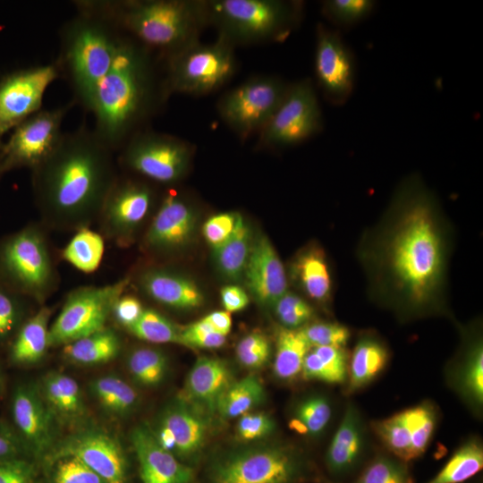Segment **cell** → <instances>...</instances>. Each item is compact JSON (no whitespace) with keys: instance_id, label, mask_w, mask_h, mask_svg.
I'll return each instance as SVG.
<instances>
[{"instance_id":"obj_47","label":"cell","mask_w":483,"mask_h":483,"mask_svg":"<svg viewBox=\"0 0 483 483\" xmlns=\"http://www.w3.org/2000/svg\"><path fill=\"white\" fill-rule=\"evenodd\" d=\"M273 308L282 326L291 329L303 327L314 315L313 308L304 299L289 291Z\"/></svg>"},{"instance_id":"obj_32","label":"cell","mask_w":483,"mask_h":483,"mask_svg":"<svg viewBox=\"0 0 483 483\" xmlns=\"http://www.w3.org/2000/svg\"><path fill=\"white\" fill-rule=\"evenodd\" d=\"M254 235L251 227L239 213L231 236L212 250L215 265L226 280L237 282L243 278Z\"/></svg>"},{"instance_id":"obj_39","label":"cell","mask_w":483,"mask_h":483,"mask_svg":"<svg viewBox=\"0 0 483 483\" xmlns=\"http://www.w3.org/2000/svg\"><path fill=\"white\" fill-rule=\"evenodd\" d=\"M483 468V447L479 440L470 438L451 456L439 472L426 483H462Z\"/></svg>"},{"instance_id":"obj_19","label":"cell","mask_w":483,"mask_h":483,"mask_svg":"<svg viewBox=\"0 0 483 483\" xmlns=\"http://www.w3.org/2000/svg\"><path fill=\"white\" fill-rule=\"evenodd\" d=\"M59 77L55 62L4 76L0 80V135L39 111L47 89Z\"/></svg>"},{"instance_id":"obj_18","label":"cell","mask_w":483,"mask_h":483,"mask_svg":"<svg viewBox=\"0 0 483 483\" xmlns=\"http://www.w3.org/2000/svg\"><path fill=\"white\" fill-rule=\"evenodd\" d=\"M197 212L190 201L174 189L161 197L142 237L144 250L157 257H169L190 244L197 227Z\"/></svg>"},{"instance_id":"obj_2","label":"cell","mask_w":483,"mask_h":483,"mask_svg":"<svg viewBox=\"0 0 483 483\" xmlns=\"http://www.w3.org/2000/svg\"><path fill=\"white\" fill-rule=\"evenodd\" d=\"M114 152L85 125L64 132L54 151L32 171L41 224L75 232L97 222L119 174Z\"/></svg>"},{"instance_id":"obj_52","label":"cell","mask_w":483,"mask_h":483,"mask_svg":"<svg viewBox=\"0 0 483 483\" xmlns=\"http://www.w3.org/2000/svg\"><path fill=\"white\" fill-rule=\"evenodd\" d=\"M181 344L201 349H216L222 347L226 336L216 332L203 318L181 327Z\"/></svg>"},{"instance_id":"obj_27","label":"cell","mask_w":483,"mask_h":483,"mask_svg":"<svg viewBox=\"0 0 483 483\" xmlns=\"http://www.w3.org/2000/svg\"><path fill=\"white\" fill-rule=\"evenodd\" d=\"M462 344L452 375V383L459 394L472 407L483 402V343L479 328L462 329Z\"/></svg>"},{"instance_id":"obj_49","label":"cell","mask_w":483,"mask_h":483,"mask_svg":"<svg viewBox=\"0 0 483 483\" xmlns=\"http://www.w3.org/2000/svg\"><path fill=\"white\" fill-rule=\"evenodd\" d=\"M235 354L241 365L248 369H259L267 364L271 354V343L266 335L253 331L238 343Z\"/></svg>"},{"instance_id":"obj_13","label":"cell","mask_w":483,"mask_h":483,"mask_svg":"<svg viewBox=\"0 0 483 483\" xmlns=\"http://www.w3.org/2000/svg\"><path fill=\"white\" fill-rule=\"evenodd\" d=\"M290 83L256 76L227 91L217 103L222 120L241 138L259 132L284 99Z\"/></svg>"},{"instance_id":"obj_60","label":"cell","mask_w":483,"mask_h":483,"mask_svg":"<svg viewBox=\"0 0 483 483\" xmlns=\"http://www.w3.org/2000/svg\"><path fill=\"white\" fill-rule=\"evenodd\" d=\"M1 161H2V149L0 150V174H3L2 169H1Z\"/></svg>"},{"instance_id":"obj_58","label":"cell","mask_w":483,"mask_h":483,"mask_svg":"<svg viewBox=\"0 0 483 483\" xmlns=\"http://www.w3.org/2000/svg\"><path fill=\"white\" fill-rule=\"evenodd\" d=\"M220 296L225 310L229 313L242 310L250 302L248 293L235 284L224 286L220 291Z\"/></svg>"},{"instance_id":"obj_21","label":"cell","mask_w":483,"mask_h":483,"mask_svg":"<svg viewBox=\"0 0 483 483\" xmlns=\"http://www.w3.org/2000/svg\"><path fill=\"white\" fill-rule=\"evenodd\" d=\"M243 279L252 297L261 305L273 307L288 291L284 267L269 239L255 234Z\"/></svg>"},{"instance_id":"obj_35","label":"cell","mask_w":483,"mask_h":483,"mask_svg":"<svg viewBox=\"0 0 483 483\" xmlns=\"http://www.w3.org/2000/svg\"><path fill=\"white\" fill-rule=\"evenodd\" d=\"M275 343L274 374L284 381L293 380L301 373L304 358L311 345L301 328L291 329L284 326L277 329Z\"/></svg>"},{"instance_id":"obj_36","label":"cell","mask_w":483,"mask_h":483,"mask_svg":"<svg viewBox=\"0 0 483 483\" xmlns=\"http://www.w3.org/2000/svg\"><path fill=\"white\" fill-rule=\"evenodd\" d=\"M347 362L344 348L312 346L304 358L301 374L306 380L341 384L347 378Z\"/></svg>"},{"instance_id":"obj_48","label":"cell","mask_w":483,"mask_h":483,"mask_svg":"<svg viewBox=\"0 0 483 483\" xmlns=\"http://www.w3.org/2000/svg\"><path fill=\"white\" fill-rule=\"evenodd\" d=\"M331 415L332 411L328 401L323 396L315 395L298 404L293 418L303 425L307 434L317 436L325 429Z\"/></svg>"},{"instance_id":"obj_55","label":"cell","mask_w":483,"mask_h":483,"mask_svg":"<svg viewBox=\"0 0 483 483\" xmlns=\"http://www.w3.org/2000/svg\"><path fill=\"white\" fill-rule=\"evenodd\" d=\"M36 471L30 458L0 461V483H34Z\"/></svg>"},{"instance_id":"obj_30","label":"cell","mask_w":483,"mask_h":483,"mask_svg":"<svg viewBox=\"0 0 483 483\" xmlns=\"http://www.w3.org/2000/svg\"><path fill=\"white\" fill-rule=\"evenodd\" d=\"M292 275L304 293L318 303H326L332 295V279L323 250L315 245L303 249L294 258Z\"/></svg>"},{"instance_id":"obj_61","label":"cell","mask_w":483,"mask_h":483,"mask_svg":"<svg viewBox=\"0 0 483 483\" xmlns=\"http://www.w3.org/2000/svg\"><path fill=\"white\" fill-rule=\"evenodd\" d=\"M2 137H3V136L0 135V150L2 149L3 145H4V142H3V140H2Z\"/></svg>"},{"instance_id":"obj_56","label":"cell","mask_w":483,"mask_h":483,"mask_svg":"<svg viewBox=\"0 0 483 483\" xmlns=\"http://www.w3.org/2000/svg\"><path fill=\"white\" fill-rule=\"evenodd\" d=\"M144 309L137 296L124 292L115 301L111 318L118 325L127 329L139 319Z\"/></svg>"},{"instance_id":"obj_45","label":"cell","mask_w":483,"mask_h":483,"mask_svg":"<svg viewBox=\"0 0 483 483\" xmlns=\"http://www.w3.org/2000/svg\"><path fill=\"white\" fill-rule=\"evenodd\" d=\"M48 483H106L79 458L63 455L45 462Z\"/></svg>"},{"instance_id":"obj_8","label":"cell","mask_w":483,"mask_h":483,"mask_svg":"<svg viewBox=\"0 0 483 483\" xmlns=\"http://www.w3.org/2000/svg\"><path fill=\"white\" fill-rule=\"evenodd\" d=\"M318 479L301 453L275 445L217 458L208 467L203 483H308Z\"/></svg>"},{"instance_id":"obj_38","label":"cell","mask_w":483,"mask_h":483,"mask_svg":"<svg viewBox=\"0 0 483 483\" xmlns=\"http://www.w3.org/2000/svg\"><path fill=\"white\" fill-rule=\"evenodd\" d=\"M265 390L255 375L233 381L221 396L216 413L225 419L241 417L263 402Z\"/></svg>"},{"instance_id":"obj_43","label":"cell","mask_w":483,"mask_h":483,"mask_svg":"<svg viewBox=\"0 0 483 483\" xmlns=\"http://www.w3.org/2000/svg\"><path fill=\"white\" fill-rule=\"evenodd\" d=\"M376 4L372 0H326L321 13L336 30H349L365 21Z\"/></svg>"},{"instance_id":"obj_1","label":"cell","mask_w":483,"mask_h":483,"mask_svg":"<svg viewBox=\"0 0 483 483\" xmlns=\"http://www.w3.org/2000/svg\"><path fill=\"white\" fill-rule=\"evenodd\" d=\"M453 244V227L436 194L419 174L405 176L357 246L370 299L401 320L449 315Z\"/></svg>"},{"instance_id":"obj_9","label":"cell","mask_w":483,"mask_h":483,"mask_svg":"<svg viewBox=\"0 0 483 483\" xmlns=\"http://www.w3.org/2000/svg\"><path fill=\"white\" fill-rule=\"evenodd\" d=\"M166 93L202 95L225 85L234 74V46L218 36L214 43L199 40L171 55L165 61Z\"/></svg>"},{"instance_id":"obj_5","label":"cell","mask_w":483,"mask_h":483,"mask_svg":"<svg viewBox=\"0 0 483 483\" xmlns=\"http://www.w3.org/2000/svg\"><path fill=\"white\" fill-rule=\"evenodd\" d=\"M73 3L77 13L61 29L55 63L72 91L74 104L88 111L96 88L114 64L125 34L107 18Z\"/></svg>"},{"instance_id":"obj_11","label":"cell","mask_w":483,"mask_h":483,"mask_svg":"<svg viewBox=\"0 0 483 483\" xmlns=\"http://www.w3.org/2000/svg\"><path fill=\"white\" fill-rule=\"evenodd\" d=\"M131 285L126 275L105 285H84L71 291L50 324V346L62 347L97 332L111 318L115 301Z\"/></svg>"},{"instance_id":"obj_23","label":"cell","mask_w":483,"mask_h":483,"mask_svg":"<svg viewBox=\"0 0 483 483\" xmlns=\"http://www.w3.org/2000/svg\"><path fill=\"white\" fill-rule=\"evenodd\" d=\"M135 284L146 297L163 307L190 310L200 307L204 294L189 276L164 266H151L139 272Z\"/></svg>"},{"instance_id":"obj_28","label":"cell","mask_w":483,"mask_h":483,"mask_svg":"<svg viewBox=\"0 0 483 483\" xmlns=\"http://www.w3.org/2000/svg\"><path fill=\"white\" fill-rule=\"evenodd\" d=\"M364 445V431L360 414L349 403L326 454V465L335 476L351 472L358 464Z\"/></svg>"},{"instance_id":"obj_50","label":"cell","mask_w":483,"mask_h":483,"mask_svg":"<svg viewBox=\"0 0 483 483\" xmlns=\"http://www.w3.org/2000/svg\"><path fill=\"white\" fill-rule=\"evenodd\" d=\"M301 330L312 346H332L344 348L351 332L349 328L335 322H316L307 324Z\"/></svg>"},{"instance_id":"obj_40","label":"cell","mask_w":483,"mask_h":483,"mask_svg":"<svg viewBox=\"0 0 483 483\" xmlns=\"http://www.w3.org/2000/svg\"><path fill=\"white\" fill-rule=\"evenodd\" d=\"M126 366L138 384L153 387L164 380L168 369V357L160 349L138 346L128 353Z\"/></svg>"},{"instance_id":"obj_3","label":"cell","mask_w":483,"mask_h":483,"mask_svg":"<svg viewBox=\"0 0 483 483\" xmlns=\"http://www.w3.org/2000/svg\"><path fill=\"white\" fill-rule=\"evenodd\" d=\"M160 61L125 35L114 64L99 82L88 112L94 132L114 153L136 133L169 97L157 72Z\"/></svg>"},{"instance_id":"obj_29","label":"cell","mask_w":483,"mask_h":483,"mask_svg":"<svg viewBox=\"0 0 483 483\" xmlns=\"http://www.w3.org/2000/svg\"><path fill=\"white\" fill-rule=\"evenodd\" d=\"M52 310L42 305L20 326L12 343L10 357L18 365L41 361L50 346L49 330Z\"/></svg>"},{"instance_id":"obj_54","label":"cell","mask_w":483,"mask_h":483,"mask_svg":"<svg viewBox=\"0 0 483 483\" xmlns=\"http://www.w3.org/2000/svg\"><path fill=\"white\" fill-rule=\"evenodd\" d=\"M275 421L264 412L242 415L236 426L237 436L243 441H252L271 434L275 429Z\"/></svg>"},{"instance_id":"obj_16","label":"cell","mask_w":483,"mask_h":483,"mask_svg":"<svg viewBox=\"0 0 483 483\" xmlns=\"http://www.w3.org/2000/svg\"><path fill=\"white\" fill-rule=\"evenodd\" d=\"M356 59L340 30L318 23L316 30L314 70L325 99L343 106L351 97L356 80Z\"/></svg>"},{"instance_id":"obj_57","label":"cell","mask_w":483,"mask_h":483,"mask_svg":"<svg viewBox=\"0 0 483 483\" xmlns=\"http://www.w3.org/2000/svg\"><path fill=\"white\" fill-rule=\"evenodd\" d=\"M29 456L30 454L19 435L0 425V461Z\"/></svg>"},{"instance_id":"obj_20","label":"cell","mask_w":483,"mask_h":483,"mask_svg":"<svg viewBox=\"0 0 483 483\" xmlns=\"http://www.w3.org/2000/svg\"><path fill=\"white\" fill-rule=\"evenodd\" d=\"M12 416L30 456L44 461L58 441V425L37 384L25 383L16 387L12 398Z\"/></svg>"},{"instance_id":"obj_26","label":"cell","mask_w":483,"mask_h":483,"mask_svg":"<svg viewBox=\"0 0 483 483\" xmlns=\"http://www.w3.org/2000/svg\"><path fill=\"white\" fill-rule=\"evenodd\" d=\"M231 370L225 361L217 358L201 357L190 370L182 400L207 416L216 413L217 403L233 383Z\"/></svg>"},{"instance_id":"obj_15","label":"cell","mask_w":483,"mask_h":483,"mask_svg":"<svg viewBox=\"0 0 483 483\" xmlns=\"http://www.w3.org/2000/svg\"><path fill=\"white\" fill-rule=\"evenodd\" d=\"M69 103L51 109H40L13 129L2 148V173L13 168H35L56 148L64 132L62 124L74 106Z\"/></svg>"},{"instance_id":"obj_31","label":"cell","mask_w":483,"mask_h":483,"mask_svg":"<svg viewBox=\"0 0 483 483\" xmlns=\"http://www.w3.org/2000/svg\"><path fill=\"white\" fill-rule=\"evenodd\" d=\"M121 351V337L109 326L62 346L64 359L80 366L108 363L114 360Z\"/></svg>"},{"instance_id":"obj_4","label":"cell","mask_w":483,"mask_h":483,"mask_svg":"<svg viewBox=\"0 0 483 483\" xmlns=\"http://www.w3.org/2000/svg\"><path fill=\"white\" fill-rule=\"evenodd\" d=\"M110 20L123 33L165 61L199 40L208 24L205 1L80 0Z\"/></svg>"},{"instance_id":"obj_12","label":"cell","mask_w":483,"mask_h":483,"mask_svg":"<svg viewBox=\"0 0 483 483\" xmlns=\"http://www.w3.org/2000/svg\"><path fill=\"white\" fill-rule=\"evenodd\" d=\"M156 198L150 182L119 171L96 222L99 233L106 241L128 247L152 213Z\"/></svg>"},{"instance_id":"obj_33","label":"cell","mask_w":483,"mask_h":483,"mask_svg":"<svg viewBox=\"0 0 483 483\" xmlns=\"http://www.w3.org/2000/svg\"><path fill=\"white\" fill-rule=\"evenodd\" d=\"M388 352L376 335L364 334L357 341L349 364L348 391H357L375 379L385 369Z\"/></svg>"},{"instance_id":"obj_44","label":"cell","mask_w":483,"mask_h":483,"mask_svg":"<svg viewBox=\"0 0 483 483\" xmlns=\"http://www.w3.org/2000/svg\"><path fill=\"white\" fill-rule=\"evenodd\" d=\"M373 429L397 459L404 462L412 460L410 433L400 412L373 422Z\"/></svg>"},{"instance_id":"obj_46","label":"cell","mask_w":483,"mask_h":483,"mask_svg":"<svg viewBox=\"0 0 483 483\" xmlns=\"http://www.w3.org/2000/svg\"><path fill=\"white\" fill-rule=\"evenodd\" d=\"M355 483H411V477L404 462L377 456L364 469Z\"/></svg>"},{"instance_id":"obj_51","label":"cell","mask_w":483,"mask_h":483,"mask_svg":"<svg viewBox=\"0 0 483 483\" xmlns=\"http://www.w3.org/2000/svg\"><path fill=\"white\" fill-rule=\"evenodd\" d=\"M22 296L13 290L0 287V341L13 335L22 325Z\"/></svg>"},{"instance_id":"obj_34","label":"cell","mask_w":483,"mask_h":483,"mask_svg":"<svg viewBox=\"0 0 483 483\" xmlns=\"http://www.w3.org/2000/svg\"><path fill=\"white\" fill-rule=\"evenodd\" d=\"M89 389L102 410L112 417L124 418L139 403L136 390L115 375L96 377L89 384Z\"/></svg>"},{"instance_id":"obj_42","label":"cell","mask_w":483,"mask_h":483,"mask_svg":"<svg viewBox=\"0 0 483 483\" xmlns=\"http://www.w3.org/2000/svg\"><path fill=\"white\" fill-rule=\"evenodd\" d=\"M126 330L148 343L181 344V327L153 309H144L139 319Z\"/></svg>"},{"instance_id":"obj_14","label":"cell","mask_w":483,"mask_h":483,"mask_svg":"<svg viewBox=\"0 0 483 483\" xmlns=\"http://www.w3.org/2000/svg\"><path fill=\"white\" fill-rule=\"evenodd\" d=\"M322 112L310 79L290 83L288 90L267 123L258 132V141L269 148L298 145L321 131Z\"/></svg>"},{"instance_id":"obj_22","label":"cell","mask_w":483,"mask_h":483,"mask_svg":"<svg viewBox=\"0 0 483 483\" xmlns=\"http://www.w3.org/2000/svg\"><path fill=\"white\" fill-rule=\"evenodd\" d=\"M130 439L142 483H195L192 467L163 448L148 425L134 428Z\"/></svg>"},{"instance_id":"obj_10","label":"cell","mask_w":483,"mask_h":483,"mask_svg":"<svg viewBox=\"0 0 483 483\" xmlns=\"http://www.w3.org/2000/svg\"><path fill=\"white\" fill-rule=\"evenodd\" d=\"M117 153L120 172L167 187L184 177L192 155L183 140L147 129L132 136Z\"/></svg>"},{"instance_id":"obj_7","label":"cell","mask_w":483,"mask_h":483,"mask_svg":"<svg viewBox=\"0 0 483 483\" xmlns=\"http://www.w3.org/2000/svg\"><path fill=\"white\" fill-rule=\"evenodd\" d=\"M42 224H31L0 246V272L13 291L39 306L55 291L59 276Z\"/></svg>"},{"instance_id":"obj_25","label":"cell","mask_w":483,"mask_h":483,"mask_svg":"<svg viewBox=\"0 0 483 483\" xmlns=\"http://www.w3.org/2000/svg\"><path fill=\"white\" fill-rule=\"evenodd\" d=\"M39 393L58 426L78 429L85 426L89 411L77 381L59 371L45 374L37 383Z\"/></svg>"},{"instance_id":"obj_62","label":"cell","mask_w":483,"mask_h":483,"mask_svg":"<svg viewBox=\"0 0 483 483\" xmlns=\"http://www.w3.org/2000/svg\"><path fill=\"white\" fill-rule=\"evenodd\" d=\"M324 483H335V482L330 481V480H324Z\"/></svg>"},{"instance_id":"obj_59","label":"cell","mask_w":483,"mask_h":483,"mask_svg":"<svg viewBox=\"0 0 483 483\" xmlns=\"http://www.w3.org/2000/svg\"><path fill=\"white\" fill-rule=\"evenodd\" d=\"M213 329L226 336L232 329V318L229 312L225 310L212 311L203 318Z\"/></svg>"},{"instance_id":"obj_53","label":"cell","mask_w":483,"mask_h":483,"mask_svg":"<svg viewBox=\"0 0 483 483\" xmlns=\"http://www.w3.org/2000/svg\"><path fill=\"white\" fill-rule=\"evenodd\" d=\"M237 212H223L210 216L202 225V234L212 250L222 245L233 233Z\"/></svg>"},{"instance_id":"obj_37","label":"cell","mask_w":483,"mask_h":483,"mask_svg":"<svg viewBox=\"0 0 483 483\" xmlns=\"http://www.w3.org/2000/svg\"><path fill=\"white\" fill-rule=\"evenodd\" d=\"M106 240L99 232L90 227L74 232L62 250L63 258L83 273L95 272L102 263Z\"/></svg>"},{"instance_id":"obj_41","label":"cell","mask_w":483,"mask_h":483,"mask_svg":"<svg viewBox=\"0 0 483 483\" xmlns=\"http://www.w3.org/2000/svg\"><path fill=\"white\" fill-rule=\"evenodd\" d=\"M400 414L409 430L411 459L420 457L427 450L436 424V412L429 402L405 409Z\"/></svg>"},{"instance_id":"obj_6","label":"cell","mask_w":483,"mask_h":483,"mask_svg":"<svg viewBox=\"0 0 483 483\" xmlns=\"http://www.w3.org/2000/svg\"><path fill=\"white\" fill-rule=\"evenodd\" d=\"M205 4L208 24L234 47L284 40L303 14L301 1L211 0Z\"/></svg>"},{"instance_id":"obj_24","label":"cell","mask_w":483,"mask_h":483,"mask_svg":"<svg viewBox=\"0 0 483 483\" xmlns=\"http://www.w3.org/2000/svg\"><path fill=\"white\" fill-rule=\"evenodd\" d=\"M208 417L182 399L164 410L158 426L173 435L174 454L181 462H191L199 455L208 430Z\"/></svg>"},{"instance_id":"obj_17","label":"cell","mask_w":483,"mask_h":483,"mask_svg":"<svg viewBox=\"0 0 483 483\" xmlns=\"http://www.w3.org/2000/svg\"><path fill=\"white\" fill-rule=\"evenodd\" d=\"M63 455L79 458L106 483H127L128 461L120 442L108 432L82 427L58 440L44 462Z\"/></svg>"}]
</instances>
